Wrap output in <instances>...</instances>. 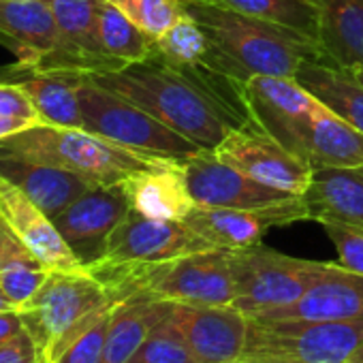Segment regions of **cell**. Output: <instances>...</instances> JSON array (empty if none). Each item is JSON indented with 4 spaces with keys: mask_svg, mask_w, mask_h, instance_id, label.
Here are the masks:
<instances>
[{
    "mask_svg": "<svg viewBox=\"0 0 363 363\" xmlns=\"http://www.w3.org/2000/svg\"><path fill=\"white\" fill-rule=\"evenodd\" d=\"M303 203L310 220L363 229V167L314 169Z\"/></svg>",
    "mask_w": 363,
    "mask_h": 363,
    "instance_id": "22",
    "label": "cell"
},
{
    "mask_svg": "<svg viewBox=\"0 0 363 363\" xmlns=\"http://www.w3.org/2000/svg\"><path fill=\"white\" fill-rule=\"evenodd\" d=\"M323 229L337 252V263L363 276V229L337 223H325Z\"/></svg>",
    "mask_w": 363,
    "mask_h": 363,
    "instance_id": "35",
    "label": "cell"
},
{
    "mask_svg": "<svg viewBox=\"0 0 363 363\" xmlns=\"http://www.w3.org/2000/svg\"><path fill=\"white\" fill-rule=\"evenodd\" d=\"M193 3H220V0H193Z\"/></svg>",
    "mask_w": 363,
    "mask_h": 363,
    "instance_id": "43",
    "label": "cell"
},
{
    "mask_svg": "<svg viewBox=\"0 0 363 363\" xmlns=\"http://www.w3.org/2000/svg\"><path fill=\"white\" fill-rule=\"evenodd\" d=\"M223 162L295 197H303L310 189L314 167L289 152L280 141L257 128L252 122L231 128L227 137L212 150Z\"/></svg>",
    "mask_w": 363,
    "mask_h": 363,
    "instance_id": "10",
    "label": "cell"
},
{
    "mask_svg": "<svg viewBox=\"0 0 363 363\" xmlns=\"http://www.w3.org/2000/svg\"><path fill=\"white\" fill-rule=\"evenodd\" d=\"M320 7L318 43L327 62L363 67V0H316Z\"/></svg>",
    "mask_w": 363,
    "mask_h": 363,
    "instance_id": "25",
    "label": "cell"
},
{
    "mask_svg": "<svg viewBox=\"0 0 363 363\" xmlns=\"http://www.w3.org/2000/svg\"><path fill=\"white\" fill-rule=\"evenodd\" d=\"M171 323L186 337L199 363H240L250 318L235 306L173 303Z\"/></svg>",
    "mask_w": 363,
    "mask_h": 363,
    "instance_id": "15",
    "label": "cell"
},
{
    "mask_svg": "<svg viewBox=\"0 0 363 363\" xmlns=\"http://www.w3.org/2000/svg\"><path fill=\"white\" fill-rule=\"evenodd\" d=\"M206 30L212 54L203 69L242 86L252 75L295 77L308 60H325L323 48L286 26L233 11L220 3L182 0Z\"/></svg>",
    "mask_w": 363,
    "mask_h": 363,
    "instance_id": "2",
    "label": "cell"
},
{
    "mask_svg": "<svg viewBox=\"0 0 363 363\" xmlns=\"http://www.w3.org/2000/svg\"><path fill=\"white\" fill-rule=\"evenodd\" d=\"M240 101L257 128L306 160V133L316 96L297 77L252 75L240 86Z\"/></svg>",
    "mask_w": 363,
    "mask_h": 363,
    "instance_id": "9",
    "label": "cell"
},
{
    "mask_svg": "<svg viewBox=\"0 0 363 363\" xmlns=\"http://www.w3.org/2000/svg\"><path fill=\"white\" fill-rule=\"evenodd\" d=\"M88 77L135 103L201 150H214L231 128L248 124L201 77L158 56Z\"/></svg>",
    "mask_w": 363,
    "mask_h": 363,
    "instance_id": "1",
    "label": "cell"
},
{
    "mask_svg": "<svg viewBox=\"0 0 363 363\" xmlns=\"http://www.w3.org/2000/svg\"><path fill=\"white\" fill-rule=\"evenodd\" d=\"M50 269L0 220V291L20 310L45 282Z\"/></svg>",
    "mask_w": 363,
    "mask_h": 363,
    "instance_id": "28",
    "label": "cell"
},
{
    "mask_svg": "<svg viewBox=\"0 0 363 363\" xmlns=\"http://www.w3.org/2000/svg\"><path fill=\"white\" fill-rule=\"evenodd\" d=\"M35 124L26 122V120H18V118H5V116H0V139H7V137H13L26 128H30Z\"/></svg>",
    "mask_w": 363,
    "mask_h": 363,
    "instance_id": "39",
    "label": "cell"
},
{
    "mask_svg": "<svg viewBox=\"0 0 363 363\" xmlns=\"http://www.w3.org/2000/svg\"><path fill=\"white\" fill-rule=\"evenodd\" d=\"M0 220L28 250L39 257L50 272L86 269L65 242L54 220L5 175H0Z\"/></svg>",
    "mask_w": 363,
    "mask_h": 363,
    "instance_id": "17",
    "label": "cell"
},
{
    "mask_svg": "<svg viewBox=\"0 0 363 363\" xmlns=\"http://www.w3.org/2000/svg\"><path fill=\"white\" fill-rule=\"evenodd\" d=\"M210 54L212 43L189 11H182L179 18L156 39V56L177 69H203Z\"/></svg>",
    "mask_w": 363,
    "mask_h": 363,
    "instance_id": "30",
    "label": "cell"
},
{
    "mask_svg": "<svg viewBox=\"0 0 363 363\" xmlns=\"http://www.w3.org/2000/svg\"><path fill=\"white\" fill-rule=\"evenodd\" d=\"M352 73H354V77L363 84V67H354V69H350Z\"/></svg>",
    "mask_w": 363,
    "mask_h": 363,
    "instance_id": "42",
    "label": "cell"
},
{
    "mask_svg": "<svg viewBox=\"0 0 363 363\" xmlns=\"http://www.w3.org/2000/svg\"><path fill=\"white\" fill-rule=\"evenodd\" d=\"M128 363H199L186 337L167 316Z\"/></svg>",
    "mask_w": 363,
    "mask_h": 363,
    "instance_id": "32",
    "label": "cell"
},
{
    "mask_svg": "<svg viewBox=\"0 0 363 363\" xmlns=\"http://www.w3.org/2000/svg\"><path fill=\"white\" fill-rule=\"evenodd\" d=\"M210 248L214 246L197 235L184 220L147 218L130 208L124 220L111 233L101 261L160 263Z\"/></svg>",
    "mask_w": 363,
    "mask_h": 363,
    "instance_id": "13",
    "label": "cell"
},
{
    "mask_svg": "<svg viewBox=\"0 0 363 363\" xmlns=\"http://www.w3.org/2000/svg\"><path fill=\"white\" fill-rule=\"evenodd\" d=\"M77 96L84 128L101 135L143 158L182 162L201 152L197 143L182 137L160 120L77 73Z\"/></svg>",
    "mask_w": 363,
    "mask_h": 363,
    "instance_id": "6",
    "label": "cell"
},
{
    "mask_svg": "<svg viewBox=\"0 0 363 363\" xmlns=\"http://www.w3.org/2000/svg\"><path fill=\"white\" fill-rule=\"evenodd\" d=\"M111 310L113 303L101 310L50 363H103Z\"/></svg>",
    "mask_w": 363,
    "mask_h": 363,
    "instance_id": "33",
    "label": "cell"
},
{
    "mask_svg": "<svg viewBox=\"0 0 363 363\" xmlns=\"http://www.w3.org/2000/svg\"><path fill=\"white\" fill-rule=\"evenodd\" d=\"M173 303L156 297H126L113 303L103 363H128L147 335L169 316Z\"/></svg>",
    "mask_w": 363,
    "mask_h": 363,
    "instance_id": "24",
    "label": "cell"
},
{
    "mask_svg": "<svg viewBox=\"0 0 363 363\" xmlns=\"http://www.w3.org/2000/svg\"><path fill=\"white\" fill-rule=\"evenodd\" d=\"M0 154H13L73 171L96 186L122 184L130 175L158 162L86 128L52 124H35L13 137L0 139Z\"/></svg>",
    "mask_w": 363,
    "mask_h": 363,
    "instance_id": "4",
    "label": "cell"
},
{
    "mask_svg": "<svg viewBox=\"0 0 363 363\" xmlns=\"http://www.w3.org/2000/svg\"><path fill=\"white\" fill-rule=\"evenodd\" d=\"M86 269L103 282L113 301L137 295L186 306H233L235 301L231 250L225 248L160 263L99 261Z\"/></svg>",
    "mask_w": 363,
    "mask_h": 363,
    "instance_id": "3",
    "label": "cell"
},
{
    "mask_svg": "<svg viewBox=\"0 0 363 363\" xmlns=\"http://www.w3.org/2000/svg\"><path fill=\"white\" fill-rule=\"evenodd\" d=\"M295 220H310L303 197H293L289 201L257 210L195 206L184 218V223L210 246L225 250L257 246L269 229L284 227Z\"/></svg>",
    "mask_w": 363,
    "mask_h": 363,
    "instance_id": "12",
    "label": "cell"
},
{
    "mask_svg": "<svg viewBox=\"0 0 363 363\" xmlns=\"http://www.w3.org/2000/svg\"><path fill=\"white\" fill-rule=\"evenodd\" d=\"M240 363H244V361H240Z\"/></svg>",
    "mask_w": 363,
    "mask_h": 363,
    "instance_id": "44",
    "label": "cell"
},
{
    "mask_svg": "<svg viewBox=\"0 0 363 363\" xmlns=\"http://www.w3.org/2000/svg\"><path fill=\"white\" fill-rule=\"evenodd\" d=\"M0 116L43 124L33 99L16 82H0Z\"/></svg>",
    "mask_w": 363,
    "mask_h": 363,
    "instance_id": "36",
    "label": "cell"
},
{
    "mask_svg": "<svg viewBox=\"0 0 363 363\" xmlns=\"http://www.w3.org/2000/svg\"><path fill=\"white\" fill-rule=\"evenodd\" d=\"M122 189L130 208L147 218L184 220L197 206L184 171L173 160H158L150 169L130 175L122 182Z\"/></svg>",
    "mask_w": 363,
    "mask_h": 363,
    "instance_id": "21",
    "label": "cell"
},
{
    "mask_svg": "<svg viewBox=\"0 0 363 363\" xmlns=\"http://www.w3.org/2000/svg\"><path fill=\"white\" fill-rule=\"evenodd\" d=\"M363 342V320H252L244 363H346Z\"/></svg>",
    "mask_w": 363,
    "mask_h": 363,
    "instance_id": "7",
    "label": "cell"
},
{
    "mask_svg": "<svg viewBox=\"0 0 363 363\" xmlns=\"http://www.w3.org/2000/svg\"><path fill=\"white\" fill-rule=\"evenodd\" d=\"M346 363H363V342L359 344V348L350 354V359Z\"/></svg>",
    "mask_w": 363,
    "mask_h": 363,
    "instance_id": "41",
    "label": "cell"
},
{
    "mask_svg": "<svg viewBox=\"0 0 363 363\" xmlns=\"http://www.w3.org/2000/svg\"><path fill=\"white\" fill-rule=\"evenodd\" d=\"M7 310H18L7 297H5V293L3 291H0V312H7Z\"/></svg>",
    "mask_w": 363,
    "mask_h": 363,
    "instance_id": "40",
    "label": "cell"
},
{
    "mask_svg": "<svg viewBox=\"0 0 363 363\" xmlns=\"http://www.w3.org/2000/svg\"><path fill=\"white\" fill-rule=\"evenodd\" d=\"M58 33L60 52L45 71L62 73H107L126 65L109 58L99 39V3L101 0H45Z\"/></svg>",
    "mask_w": 363,
    "mask_h": 363,
    "instance_id": "16",
    "label": "cell"
},
{
    "mask_svg": "<svg viewBox=\"0 0 363 363\" xmlns=\"http://www.w3.org/2000/svg\"><path fill=\"white\" fill-rule=\"evenodd\" d=\"M179 167L184 171L191 197L203 208L257 210L295 197L274 186L261 184L259 179L223 162L212 150H201L199 154L182 160Z\"/></svg>",
    "mask_w": 363,
    "mask_h": 363,
    "instance_id": "11",
    "label": "cell"
},
{
    "mask_svg": "<svg viewBox=\"0 0 363 363\" xmlns=\"http://www.w3.org/2000/svg\"><path fill=\"white\" fill-rule=\"evenodd\" d=\"M252 320H363V276L333 263L299 301L257 314Z\"/></svg>",
    "mask_w": 363,
    "mask_h": 363,
    "instance_id": "18",
    "label": "cell"
},
{
    "mask_svg": "<svg viewBox=\"0 0 363 363\" xmlns=\"http://www.w3.org/2000/svg\"><path fill=\"white\" fill-rule=\"evenodd\" d=\"M28 75L16 82L35 103L43 124L84 128V118L77 96V73L62 71H26Z\"/></svg>",
    "mask_w": 363,
    "mask_h": 363,
    "instance_id": "27",
    "label": "cell"
},
{
    "mask_svg": "<svg viewBox=\"0 0 363 363\" xmlns=\"http://www.w3.org/2000/svg\"><path fill=\"white\" fill-rule=\"evenodd\" d=\"M220 5L259 20L286 26L318 43L320 7L316 0H220Z\"/></svg>",
    "mask_w": 363,
    "mask_h": 363,
    "instance_id": "31",
    "label": "cell"
},
{
    "mask_svg": "<svg viewBox=\"0 0 363 363\" xmlns=\"http://www.w3.org/2000/svg\"><path fill=\"white\" fill-rule=\"evenodd\" d=\"M0 363H43L41 352L24 329L13 340L0 344Z\"/></svg>",
    "mask_w": 363,
    "mask_h": 363,
    "instance_id": "37",
    "label": "cell"
},
{
    "mask_svg": "<svg viewBox=\"0 0 363 363\" xmlns=\"http://www.w3.org/2000/svg\"><path fill=\"white\" fill-rule=\"evenodd\" d=\"M99 39L105 54L120 65L143 62L156 56V39L141 30L111 0L99 3Z\"/></svg>",
    "mask_w": 363,
    "mask_h": 363,
    "instance_id": "29",
    "label": "cell"
},
{
    "mask_svg": "<svg viewBox=\"0 0 363 363\" xmlns=\"http://www.w3.org/2000/svg\"><path fill=\"white\" fill-rule=\"evenodd\" d=\"M111 303L116 301L109 291L88 269L50 272L41 289L20 308V316L43 363H50Z\"/></svg>",
    "mask_w": 363,
    "mask_h": 363,
    "instance_id": "5",
    "label": "cell"
},
{
    "mask_svg": "<svg viewBox=\"0 0 363 363\" xmlns=\"http://www.w3.org/2000/svg\"><path fill=\"white\" fill-rule=\"evenodd\" d=\"M128 210L130 203L122 184L94 186L52 220L82 265L90 267L105 257L107 242Z\"/></svg>",
    "mask_w": 363,
    "mask_h": 363,
    "instance_id": "14",
    "label": "cell"
},
{
    "mask_svg": "<svg viewBox=\"0 0 363 363\" xmlns=\"http://www.w3.org/2000/svg\"><path fill=\"white\" fill-rule=\"evenodd\" d=\"M141 30L158 39L184 11L182 0H111Z\"/></svg>",
    "mask_w": 363,
    "mask_h": 363,
    "instance_id": "34",
    "label": "cell"
},
{
    "mask_svg": "<svg viewBox=\"0 0 363 363\" xmlns=\"http://www.w3.org/2000/svg\"><path fill=\"white\" fill-rule=\"evenodd\" d=\"M306 160L314 169L363 167V133L316 99L306 133Z\"/></svg>",
    "mask_w": 363,
    "mask_h": 363,
    "instance_id": "23",
    "label": "cell"
},
{
    "mask_svg": "<svg viewBox=\"0 0 363 363\" xmlns=\"http://www.w3.org/2000/svg\"><path fill=\"white\" fill-rule=\"evenodd\" d=\"M295 77L323 105L363 133V84L350 69L325 60H308Z\"/></svg>",
    "mask_w": 363,
    "mask_h": 363,
    "instance_id": "26",
    "label": "cell"
},
{
    "mask_svg": "<svg viewBox=\"0 0 363 363\" xmlns=\"http://www.w3.org/2000/svg\"><path fill=\"white\" fill-rule=\"evenodd\" d=\"M22 331H24V320L20 316V310L0 312V344L13 340Z\"/></svg>",
    "mask_w": 363,
    "mask_h": 363,
    "instance_id": "38",
    "label": "cell"
},
{
    "mask_svg": "<svg viewBox=\"0 0 363 363\" xmlns=\"http://www.w3.org/2000/svg\"><path fill=\"white\" fill-rule=\"evenodd\" d=\"M0 37L26 71H45L60 52V33L45 0H0Z\"/></svg>",
    "mask_w": 363,
    "mask_h": 363,
    "instance_id": "19",
    "label": "cell"
},
{
    "mask_svg": "<svg viewBox=\"0 0 363 363\" xmlns=\"http://www.w3.org/2000/svg\"><path fill=\"white\" fill-rule=\"evenodd\" d=\"M331 267L333 263L289 257L263 244L231 250L235 280L233 306L248 318L291 306L299 301Z\"/></svg>",
    "mask_w": 363,
    "mask_h": 363,
    "instance_id": "8",
    "label": "cell"
},
{
    "mask_svg": "<svg viewBox=\"0 0 363 363\" xmlns=\"http://www.w3.org/2000/svg\"><path fill=\"white\" fill-rule=\"evenodd\" d=\"M0 175L13 182L50 218H56L86 191L96 186L73 171L13 154H0Z\"/></svg>",
    "mask_w": 363,
    "mask_h": 363,
    "instance_id": "20",
    "label": "cell"
}]
</instances>
